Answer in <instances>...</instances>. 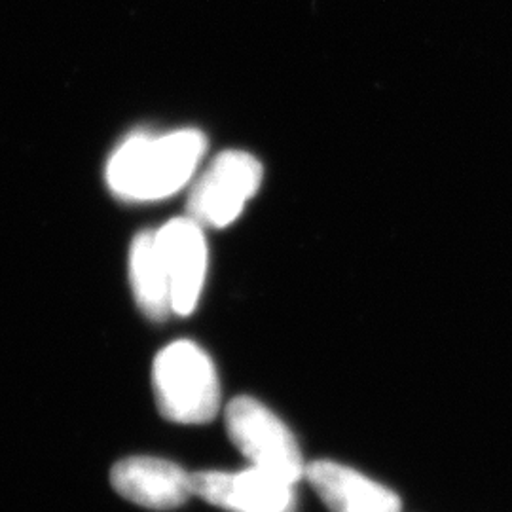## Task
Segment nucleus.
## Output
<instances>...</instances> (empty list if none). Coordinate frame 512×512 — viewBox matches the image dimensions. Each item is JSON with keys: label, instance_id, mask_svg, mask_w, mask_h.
Returning a JSON list of instances; mask_svg holds the SVG:
<instances>
[{"label": "nucleus", "instance_id": "1", "mask_svg": "<svg viewBox=\"0 0 512 512\" xmlns=\"http://www.w3.org/2000/svg\"><path fill=\"white\" fill-rule=\"evenodd\" d=\"M205 150L207 139L198 129L133 135L110 156V192L126 202L165 200L190 183Z\"/></svg>", "mask_w": 512, "mask_h": 512}, {"label": "nucleus", "instance_id": "2", "mask_svg": "<svg viewBox=\"0 0 512 512\" xmlns=\"http://www.w3.org/2000/svg\"><path fill=\"white\" fill-rule=\"evenodd\" d=\"M152 389L160 414L181 425H203L220 410V382L211 357L190 340L165 346L152 365Z\"/></svg>", "mask_w": 512, "mask_h": 512}, {"label": "nucleus", "instance_id": "3", "mask_svg": "<svg viewBox=\"0 0 512 512\" xmlns=\"http://www.w3.org/2000/svg\"><path fill=\"white\" fill-rule=\"evenodd\" d=\"M226 431L251 467L291 484L306 475V465L291 429L253 397H238L226 406Z\"/></svg>", "mask_w": 512, "mask_h": 512}, {"label": "nucleus", "instance_id": "4", "mask_svg": "<svg viewBox=\"0 0 512 512\" xmlns=\"http://www.w3.org/2000/svg\"><path fill=\"white\" fill-rule=\"evenodd\" d=\"M262 165L255 156L239 150L219 154L194 184L186 217L202 228H226L243 213L262 184Z\"/></svg>", "mask_w": 512, "mask_h": 512}, {"label": "nucleus", "instance_id": "5", "mask_svg": "<svg viewBox=\"0 0 512 512\" xmlns=\"http://www.w3.org/2000/svg\"><path fill=\"white\" fill-rule=\"evenodd\" d=\"M194 495L228 512H296V484L249 467L239 473L203 471L192 475Z\"/></svg>", "mask_w": 512, "mask_h": 512}, {"label": "nucleus", "instance_id": "6", "mask_svg": "<svg viewBox=\"0 0 512 512\" xmlns=\"http://www.w3.org/2000/svg\"><path fill=\"white\" fill-rule=\"evenodd\" d=\"M158 249L169 281L171 310L188 317L198 308L207 275V241L203 228L190 217L169 220L156 232Z\"/></svg>", "mask_w": 512, "mask_h": 512}, {"label": "nucleus", "instance_id": "7", "mask_svg": "<svg viewBox=\"0 0 512 512\" xmlns=\"http://www.w3.org/2000/svg\"><path fill=\"white\" fill-rule=\"evenodd\" d=\"M112 488L135 505L152 511H171L194 494L192 475L181 465L160 458L118 461L110 473Z\"/></svg>", "mask_w": 512, "mask_h": 512}, {"label": "nucleus", "instance_id": "8", "mask_svg": "<svg viewBox=\"0 0 512 512\" xmlns=\"http://www.w3.org/2000/svg\"><path fill=\"white\" fill-rule=\"evenodd\" d=\"M304 478L332 512H401L399 495L342 463L315 461Z\"/></svg>", "mask_w": 512, "mask_h": 512}, {"label": "nucleus", "instance_id": "9", "mask_svg": "<svg viewBox=\"0 0 512 512\" xmlns=\"http://www.w3.org/2000/svg\"><path fill=\"white\" fill-rule=\"evenodd\" d=\"M129 281L139 310L152 321H165L171 310L169 281L158 249L156 232L143 230L131 241Z\"/></svg>", "mask_w": 512, "mask_h": 512}]
</instances>
